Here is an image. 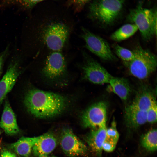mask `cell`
<instances>
[{
  "mask_svg": "<svg viewBox=\"0 0 157 157\" xmlns=\"http://www.w3.org/2000/svg\"><path fill=\"white\" fill-rule=\"evenodd\" d=\"M24 103L28 111L40 118L54 117L61 113L66 101L62 96L37 89L29 90L25 95Z\"/></svg>",
  "mask_w": 157,
  "mask_h": 157,
  "instance_id": "cell-1",
  "label": "cell"
},
{
  "mask_svg": "<svg viewBox=\"0 0 157 157\" xmlns=\"http://www.w3.org/2000/svg\"><path fill=\"white\" fill-rule=\"evenodd\" d=\"M127 19L136 26L145 41H148L154 35H156V8H145L142 2L140 1L135 8L130 10Z\"/></svg>",
  "mask_w": 157,
  "mask_h": 157,
  "instance_id": "cell-2",
  "label": "cell"
},
{
  "mask_svg": "<svg viewBox=\"0 0 157 157\" xmlns=\"http://www.w3.org/2000/svg\"><path fill=\"white\" fill-rule=\"evenodd\" d=\"M133 51L134 58L126 63L129 71L131 75L138 79H146L156 69V56L149 50L140 45L137 46Z\"/></svg>",
  "mask_w": 157,
  "mask_h": 157,
  "instance_id": "cell-3",
  "label": "cell"
},
{
  "mask_svg": "<svg viewBox=\"0 0 157 157\" xmlns=\"http://www.w3.org/2000/svg\"><path fill=\"white\" fill-rule=\"evenodd\" d=\"M124 2L125 0H95L90 6V16L101 24L110 25L119 16Z\"/></svg>",
  "mask_w": 157,
  "mask_h": 157,
  "instance_id": "cell-4",
  "label": "cell"
},
{
  "mask_svg": "<svg viewBox=\"0 0 157 157\" xmlns=\"http://www.w3.org/2000/svg\"><path fill=\"white\" fill-rule=\"evenodd\" d=\"M69 27L59 22L49 23L43 27L40 36L44 45L51 51H61L69 37Z\"/></svg>",
  "mask_w": 157,
  "mask_h": 157,
  "instance_id": "cell-5",
  "label": "cell"
},
{
  "mask_svg": "<svg viewBox=\"0 0 157 157\" xmlns=\"http://www.w3.org/2000/svg\"><path fill=\"white\" fill-rule=\"evenodd\" d=\"M81 31V36L85 41L88 50L103 60H115V56L105 40L85 28L82 27Z\"/></svg>",
  "mask_w": 157,
  "mask_h": 157,
  "instance_id": "cell-6",
  "label": "cell"
},
{
  "mask_svg": "<svg viewBox=\"0 0 157 157\" xmlns=\"http://www.w3.org/2000/svg\"><path fill=\"white\" fill-rule=\"evenodd\" d=\"M82 68L85 78L95 84L102 85L109 83L113 77L100 64L85 52Z\"/></svg>",
  "mask_w": 157,
  "mask_h": 157,
  "instance_id": "cell-7",
  "label": "cell"
},
{
  "mask_svg": "<svg viewBox=\"0 0 157 157\" xmlns=\"http://www.w3.org/2000/svg\"><path fill=\"white\" fill-rule=\"evenodd\" d=\"M107 105L104 101L95 103L82 114L81 119L85 128L94 129L106 126Z\"/></svg>",
  "mask_w": 157,
  "mask_h": 157,
  "instance_id": "cell-8",
  "label": "cell"
},
{
  "mask_svg": "<svg viewBox=\"0 0 157 157\" xmlns=\"http://www.w3.org/2000/svg\"><path fill=\"white\" fill-rule=\"evenodd\" d=\"M60 143L64 153L70 157H75L84 154L87 151L86 146L68 128L63 129Z\"/></svg>",
  "mask_w": 157,
  "mask_h": 157,
  "instance_id": "cell-9",
  "label": "cell"
},
{
  "mask_svg": "<svg viewBox=\"0 0 157 157\" xmlns=\"http://www.w3.org/2000/svg\"><path fill=\"white\" fill-rule=\"evenodd\" d=\"M44 62L42 72L47 78L54 79L65 74L67 69L66 63L61 51H51Z\"/></svg>",
  "mask_w": 157,
  "mask_h": 157,
  "instance_id": "cell-10",
  "label": "cell"
},
{
  "mask_svg": "<svg viewBox=\"0 0 157 157\" xmlns=\"http://www.w3.org/2000/svg\"><path fill=\"white\" fill-rule=\"evenodd\" d=\"M20 64L18 58H13L5 74L0 81V106L7 95L13 88L21 73Z\"/></svg>",
  "mask_w": 157,
  "mask_h": 157,
  "instance_id": "cell-11",
  "label": "cell"
},
{
  "mask_svg": "<svg viewBox=\"0 0 157 157\" xmlns=\"http://www.w3.org/2000/svg\"><path fill=\"white\" fill-rule=\"evenodd\" d=\"M57 144L55 135L52 133L47 132L39 136L32 150L34 155L38 157L47 156L54 150Z\"/></svg>",
  "mask_w": 157,
  "mask_h": 157,
  "instance_id": "cell-12",
  "label": "cell"
},
{
  "mask_svg": "<svg viewBox=\"0 0 157 157\" xmlns=\"http://www.w3.org/2000/svg\"><path fill=\"white\" fill-rule=\"evenodd\" d=\"M0 128L9 135H15L20 131L16 116L7 99H5L4 108L0 121Z\"/></svg>",
  "mask_w": 157,
  "mask_h": 157,
  "instance_id": "cell-13",
  "label": "cell"
},
{
  "mask_svg": "<svg viewBox=\"0 0 157 157\" xmlns=\"http://www.w3.org/2000/svg\"><path fill=\"white\" fill-rule=\"evenodd\" d=\"M106 126L92 129L85 140L97 157H102V146L106 133Z\"/></svg>",
  "mask_w": 157,
  "mask_h": 157,
  "instance_id": "cell-14",
  "label": "cell"
},
{
  "mask_svg": "<svg viewBox=\"0 0 157 157\" xmlns=\"http://www.w3.org/2000/svg\"><path fill=\"white\" fill-rule=\"evenodd\" d=\"M124 116L126 125L131 128H136L147 122V111L140 110L129 105L125 108Z\"/></svg>",
  "mask_w": 157,
  "mask_h": 157,
  "instance_id": "cell-15",
  "label": "cell"
},
{
  "mask_svg": "<svg viewBox=\"0 0 157 157\" xmlns=\"http://www.w3.org/2000/svg\"><path fill=\"white\" fill-rule=\"evenodd\" d=\"M156 103L152 94L148 89H142L137 93L132 103V107L144 111H147L153 104Z\"/></svg>",
  "mask_w": 157,
  "mask_h": 157,
  "instance_id": "cell-16",
  "label": "cell"
},
{
  "mask_svg": "<svg viewBox=\"0 0 157 157\" xmlns=\"http://www.w3.org/2000/svg\"><path fill=\"white\" fill-rule=\"evenodd\" d=\"M39 136L22 137L16 142L11 144V148L16 154L23 157H28Z\"/></svg>",
  "mask_w": 157,
  "mask_h": 157,
  "instance_id": "cell-17",
  "label": "cell"
},
{
  "mask_svg": "<svg viewBox=\"0 0 157 157\" xmlns=\"http://www.w3.org/2000/svg\"><path fill=\"white\" fill-rule=\"evenodd\" d=\"M109 83L113 92L124 101L127 100L131 92V88L127 80L122 77H113Z\"/></svg>",
  "mask_w": 157,
  "mask_h": 157,
  "instance_id": "cell-18",
  "label": "cell"
},
{
  "mask_svg": "<svg viewBox=\"0 0 157 157\" xmlns=\"http://www.w3.org/2000/svg\"><path fill=\"white\" fill-rule=\"evenodd\" d=\"M119 138V134L116 128L115 120L111 123L110 126L106 130V137L104 142L102 149L107 152H111L115 149Z\"/></svg>",
  "mask_w": 157,
  "mask_h": 157,
  "instance_id": "cell-19",
  "label": "cell"
},
{
  "mask_svg": "<svg viewBox=\"0 0 157 157\" xmlns=\"http://www.w3.org/2000/svg\"><path fill=\"white\" fill-rule=\"evenodd\" d=\"M138 30V28L135 24H126L114 32L110 35V38L115 41H121L133 35Z\"/></svg>",
  "mask_w": 157,
  "mask_h": 157,
  "instance_id": "cell-20",
  "label": "cell"
},
{
  "mask_svg": "<svg viewBox=\"0 0 157 157\" xmlns=\"http://www.w3.org/2000/svg\"><path fill=\"white\" fill-rule=\"evenodd\" d=\"M157 131L156 129L150 130L142 136L141 144L147 151L154 152L157 150Z\"/></svg>",
  "mask_w": 157,
  "mask_h": 157,
  "instance_id": "cell-21",
  "label": "cell"
},
{
  "mask_svg": "<svg viewBox=\"0 0 157 157\" xmlns=\"http://www.w3.org/2000/svg\"><path fill=\"white\" fill-rule=\"evenodd\" d=\"M45 0H1L0 7L9 5H17L26 9H29L37 3Z\"/></svg>",
  "mask_w": 157,
  "mask_h": 157,
  "instance_id": "cell-22",
  "label": "cell"
},
{
  "mask_svg": "<svg viewBox=\"0 0 157 157\" xmlns=\"http://www.w3.org/2000/svg\"><path fill=\"white\" fill-rule=\"evenodd\" d=\"M113 47L117 55L126 63L130 62L134 58V54L133 51L117 44L114 45Z\"/></svg>",
  "mask_w": 157,
  "mask_h": 157,
  "instance_id": "cell-23",
  "label": "cell"
},
{
  "mask_svg": "<svg viewBox=\"0 0 157 157\" xmlns=\"http://www.w3.org/2000/svg\"><path fill=\"white\" fill-rule=\"evenodd\" d=\"M157 106L156 103L152 106L147 111V122L153 124L157 122Z\"/></svg>",
  "mask_w": 157,
  "mask_h": 157,
  "instance_id": "cell-24",
  "label": "cell"
},
{
  "mask_svg": "<svg viewBox=\"0 0 157 157\" xmlns=\"http://www.w3.org/2000/svg\"><path fill=\"white\" fill-rule=\"evenodd\" d=\"M9 47L8 46L3 51L0 53V76L2 74L4 62L9 53Z\"/></svg>",
  "mask_w": 157,
  "mask_h": 157,
  "instance_id": "cell-25",
  "label": "cell"
},
{
  "mask_svg": "<svg viewBox=\"0 0 157 157\" xmlns=\"http://www.w3.org/2000/svg\"><path fill=\"white\" fill-rule=\"evenodd\" d=\"M90 0H71L74 4L78 6H81L85 5Z\"/></svg>",
  "mask_w": 157,
  "mask_h": 157,
  "instance_id": "cell-26",
  "label": "cell"
},
{
  "mask_svg": "<svg viewBox=\"0 0 157 157\" xmlns=\"http://www.w3.org/2000/svg\"><path fill=\"white\" fill-rule=\"evenodd\" d=\"M1 157H16L15 154L9 151L5 150L2 151Z\"/></svg>",
  "mask_w": 157,
  "mask_h": 157,
  "instance_id": "cell-27",
  "label": "cell"
},
{
  "mask_svg": "<svg viewBox=\"0 0 157 157\" xmlns=\"http://www.w3.org/2000/svg\"><path fill=\"white\" fill-rule=\"evenodd\" d=\"M54 157V156H44V157Z\"/></svg>",
  "mask_w": 157,
  "mask_h": 157,
  "instance_id": "cell-28",
  "label": "cell"
},
{
  "mask_svg": "<svg viewBox=\"0 0 157 157\" xmlns=\"http://www.w3.org/2000/svg\"></svg>",
  "mask_w": 157,
  "mask_h": 157,
  "instance_id": "cell-29",
  "label": "cell"
}]
</instances>
